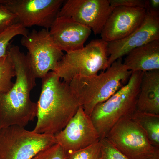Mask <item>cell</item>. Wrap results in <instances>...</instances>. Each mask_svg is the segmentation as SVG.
Wrapping results in <instances>:
<instances>
[{
  "label": "cell",
  "instance_id": "6da1fadb",
  "mask_svg": "<svg viewBox=\"0 0 159 159\" xmlns=\"http://www.w3.org/2000/svg\"><path fill=\"white\" fill-rule=\"evenodd\" d=\"M9 48L7 54L14 64L16 79L8 91L0 93V129L13 125L24 127L37 112V103L30 97L36 78L28 56L18 46Z\"/></svg>",
  "mask_w": 159,
  "mask_h": 159
},
{
  "label": "cell",
  "instance_id": "7a4b0ae2",
  "mask_svg": "<svg viewBox=\"0 0 159 159\" xmlns=\"http://www.w3.org/2000/svg\"><path fill=\"white\" fill-rule=\"evenodd\" d=\"M60 79L53 71L42 78L37 103V121L32 130L36 133L55 135L65 127L80 106L69 83Z\"/></svg>",
  "mask_w": 159,
  "mask_h": 159
},
{
  "label": "cell",
  "instance_id": "3957f363",
  "mask_svg": "<svg viewBox=\"0 0 159 159\" xmlns=\"http://www.w3.org/2000/svg\"><path fill=\"white\" fill-rule=\"evenodd\" d=\"M132 73L120 58L99 74L77 76L69 83L80 105L90 116L96 105L106 100L127 83Z\"/></svg>",
  "mask_w": 159,
  "mask_h": 159
},
{
  "label": "cell",
  "instance_id": "277c9868",
  "mask_svg": "<svg viewBox=\"0 0 159 159\" xmlns=\"http://www.w3.org/2000/svg\"><path fill=\"white\" fill-rule=\"evenodd\" d=\"M143 72H132L127 83L104 102L95 107L90 116L100 139L105 138L121 118L131 116L136 110Z\"/></svg>",
  "mask_w": 159,
  "mask_h": 159
},
{
  "label": "cell",
  "instance_id": "5b68a950",
  "mask_svg": "<svg viewBox=\"0 0 159 159\" xmlns=\"http://www.w3.org/2000/svg\"><path fill=\"white\" fill-rule=\"evenodd\" d=\"M107 42L102 39L93 40L80 49L67 52L58 62L54 72L69 83L77 76L98 74L109 67Z\"/></svg>",
  "mask_w": 159,
  "mask_h": 159
},
{
  "label": "cell",
  "instance_id": "8992f818",
  "mask_svg": "<svg viewBox=\"0 0 159 159\" xmlns=\"http://www.w3.org/2000/svg\"><path fill=\"white\" fill-rule=\"evenodd\" d=\"M57 143L54 135L38 134L13 125L0 129V159H32Z\"/></svg>",
  "mask_w": 159,
  "mask_h": 159
},
{
  "label": "cell",
  "instance_id": "52a82bcc",
  "mask_svg": "<svg viewBox=\"0 0 159 159\" xmlns=\"http://www.w3.org/2000/svg\"><path fill=\"white\" fill-rule=\"evenodd\" d=\"M128 159H149L159 153L145 131L131 116L120 118L105 137Z\"/></svg>",
  "mask_w": 159,
  "mask_h": 159
},
{
  "label": "cell",
  "instance_id": "ba28073f",
  "mask_svg": "<svg viewBox=\"0 0 159 159\" xmlns=\"http://www.w3.org/2000/svg\"><path fill=\"white\" fill-rule=\"evenodd\" d=\"M21 44L28 52L36 77L42 78L50 70H56L59 61L64 54L52 38L49 30H32L22 36Z\"/></svg>",
  "mask_w": 159,
  "mask_h": 159
},
{
  "label": "cell",
  "instance_id": "9c48e42d",
  "mask_svg": "<svg viewBox=\"0 0 159 159\" xmlns=\"http://www.w3.org/2000/svg\"><path fill=\"white\" fill-rule=\"evenodd\" d=\"M63 0H4L3 4L26 28L37 26L48 30L57 17Z\"/></svg>",
  "mask_w": 159,
  "mask_h": 159
},
{
  "label": "cell",
  "instance_id": "30bf717a",
  "mask_svg": "<svg viewBox=\"0 0 159 159\" xmlns=\"http://www.w3.org/2000/svg\"><path fill=\"white\" fill-rule=\"evenodd\" d=\"M112 11L109 0L64 1L58 16L70 17L100 34Z\"/></svg>",
  "mask_w": 159,
  "mask_h": 159
},
{
  "label": "cell",
  "instance_id": "8fae6325",
  "mask_svg": "<svg viewBox=\"0 0 159 159\" xmlns=\"http://www.w3.org/2000/svg\"><path fill=\"white\" fill-rule=\"evenodd\" d=\"M54 136L57 143L61 147L67 155L100 139L90 116L85 112L81 105L65 127Z\"/></svg>",
  "mask_w": 159,
  "mask_h": 159
},
{
  "label": "cell",
  "instance_id": "7c38bea8",
  "mask_svg": "<svg viewBox=\"0 0 159 159\" xmlns=\"http://www.w3.org/2000/svg\"><path fill=\"white\" fill-rule=\"evenodd\" d=\"M157 40H159V14L146 11L144 20L137 29L122 39L107 42L109 67L134 49Z\"/></svg>",
  "mask_w": 159,
  "mask_h": 159
},
{
  "label": "cell",
  "instance_id": "4fadbf2b",
  "mask_svg": "<svg viewBox=\"0 0 159 159\" xmlns=\"http://www.w3.org/2000/svg\"><path fill=\"white\" fill-rule=\"evenodd\" d=\"M146 14V9L142 7L119 6L113 8L100 34L101 39L109 42L127 37L141 26Z\"/></svg>",
  "mask_w": 159,
  "mask_h": 159
},
{
  "label": "cell",
  "instance_id": "5bb4252c",
  "mask_svg": "<svg viewBox=\"0 0 159 159\" xmlns=\"http://www.w3.org/2000/svg\"><path fill=\"white\" fill-rule=\"evenodd\" d=\"M49 30L55 44L66 53L82 49L91 30L72 18L58 16Z\"/></svg>",
  "mask_w": 159,
  "mask_h": 159
},
{
  "label": "cell",
  "instance_id": "9a60e30c",
  "mask_svg": "<svg viewBox=\"0 0 159 159\" xmlns=\"http://www.w3.org/2000/svg\"><path fill=\"white\" fill-rule=\"evenodd\" d=\"M126 55L123 64L132 72L159 70V40L135 48Z\"/></svg>",
  "mask_w": 159,
  "mask_h": 159
},
{
  "label": "cell",
  "instance_id": "2e32d148",
  "mask_svg": "<svg viewBox=\"0 0 159 159\" xmlns=\"http://www.w3.org/2000/svg\"><path fill=\"white\" fill-rule=\"evenodd\" d=\"M136 110L159 115V70L143 72Z\"/></svg>",
  "mask_w": 159,
  "mask_h": 159
},
{
  "label": "cell",
  "instance_id": "e0dca14e",
  "mask_svg": "<svg viewBox=\"0 0 159 159\" xmlns=\"http://www.w3.org/2000/svg\"><path fill=\"white\" fill-rule=\"evenodd\" d=\"M131 116L143 129L152 145L159 148V115L136 110Z\"/></svg>",
  "mask_w": 159,
  "mask_h": 159
},
{
  "label": "cell",
  "instance_id": "ac0fdd59",
  "mask_svg": "<svg viewBox=\"0 0 159 159\" xmlns=\"http://www.w3.org/2000/svg\"><path fill=\"white\" fill-rule=\"evenodd\" d=\"M15 76L14 64L7 53L0 58V93L8 91L14 83L12 81Z\"/></svg>",
  "mask_w": 159,
  "mask_h": 159
},
{
  "label": "cell",
  "instance_id": "d6986e66",
  "mask_svg": "<svg viewBox=\"0 0 159 159\" xmlns=\"http://www.w3.org/2000/svg\"><path fill=\"white\" fill-rule=\"evenodd\" d=\"M29 32L21 24L15 23L0 34V58L6 55L11 40L19 35H26Z\"/></svg>",
  "mask_w": 159,
  "mask_h": 159
},
{
  "label": "cell",
  "instance_id": "ffe728a7",
  "mask_svg": "<svg viewBox=\"0 0 159 159\" xmlns=\"http://www.w3.org/2000/svg\"><path fill=\"white\" fill-rule=\"evenodd\" d=\"M100 139L90 146L67 155L65 159H100Z\"/></svg>",
  "mask_w": 159,
  "mask_h": 159
},
{
  "label": "cell",
  "instance_id": "44dd1931",
  "mask_svg": "<svg viewBox=\"0 0 159 159\" xmlns=\"http://www.w3.org/2000/svg\"><path fill=\"white\" fill-rule=\"evenodd\" d=\"M100 159H128L106 138L100 139Z\"/></svg>",
  "mask_w": 159,
  "mask_h": 159
},
{
  "label": "cell",
  "instance_id": "7402d4cb",
  "mask_svg": "<svg viewBox=\"0 0 159 159\" xmlns=\"http://www.w3.org/2000/svg\"><path fill=\"white\" fill-rule=\"evenodd\" d=\"M66 156L64 150L56 143L40 151L32 159H65Z\"/></svg>",
  "mask_w": 159,
  "mask_h": 159
},
{
  "label": "cell",
  "instance_id": "603a6c76",
  "mask_svg": "<svg viewBox=\"0 0 159 159\" xmlns=\"http://www.w3.org/2000/svg\"><path fill=\"white\" fill-rule=\"evenodd\" d=\"M16 22L14 14L5 5L0 4V34Z\"/></svg>",
  "mask_w": 159,
  "mask_h": 159
},
{
  "label": "cell",
  "instance_id": "cb8c5ba5",
  "mask_svg": "<svg viewBox=\"0 0 159 159\" xmlns=\"http://www.w3.org/2000/svg\"><path fill=\"white\" fill-rule=\"evenodd\" d=\"M146 0H109L112 9L119 6L139 7L145 9Z\"/></svg>",
  "mask_w": 159,
  "mask_h": 159
},
{
  "label": "cell",
  "instance_id": "d4e9b609",
  "mask_svg": "<svg viewBox=\"0 0 159 159\" xmlns=\"http://www.w3.org/2000/svg\"><path fill=\"white\" fill-rule=\"evenodd\" d=\"M149 159H159V153H158Z\"/></svg>",
  "mask_w": 159,
  "mask_h": 159
}]
</instances>
